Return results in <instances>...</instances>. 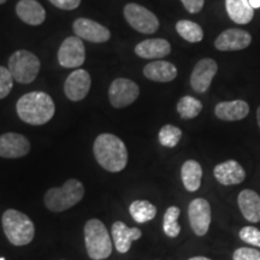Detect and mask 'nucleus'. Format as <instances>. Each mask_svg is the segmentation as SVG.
<instances>
[{"instance_id":"20","label":"nucleus","mask_w":260,"mask_h":260,"mask_svg":"<svg viewBox=\"0 0 260 260\" xmlns=\"http://www.w3.org/2000/svg\"><path fill=\"white\" fill-rule=\"evenodd\" d=\"M16 12L22 21L30 25H40L46 18L45 9L37 0H19Z\"/></svg>"},{"instance_id":"17","label":"nucleus","mask_w":260,"mask_h":260,"mask_svg":"<svg viewBox=\"0 0 260 260\" xmlns=\"http://www.w3.org/2000/svg\"><path fill=\"white\" fill-rule=\"evenodd\" d=\"M111 232L116 249L122 254L129 251L133 241L139 240L142 236L141 230L139 228H129L123 222L113 223Z\"/></svg>"},{"instance_id":"3","label":"nucleus","mask_w":260,"mask_h":260,"mask_svg":"<svg viewBox=\"0 0 260 260\" xmlns=\"http://www.w3.org/2000/svg\"><path fill=\"white\" fill-rule=\"evenodd\" d=\"M84 187L79 180H68L61 187L51 188L45 193V205L52 212L69 210L83 199Z\"/></svg>"},{"instance_id":"15","label":"nucleus","mask_w":260,"mask_h":260,"mask_svg":"<svg viewBox=\"0 0 260 260\" xmlns=\"http://www.w3.org/2000/svg\"><path fill=\"white\" fill-rule=\"evenodd\" d=\"M252 42L249 32L242 29H226L214 41V47L219 51L245 50Z\"/></svg>"},{"instance_id":"11","label":"nucleus","mask_w":260,"mask_h":260,"mask_svg":"<svg viewBox=\"0 0 260 260\" xmlns=\"http://www.w3.org/2000/svg\"><path fill=\"white\" fill-rule=\"evenodd\" d=\"M218 71V65L211 58L198 61L190 76V86L197 93H205L210 88L213 77Z\"/></svg>"},{"instance_id":"7","label":"nucleus","mask_w":260,"mask_h":260,"mask_svg":"<svg viewBox=\"0 0 260 260\" xmlns=\"http://www.w3.org/2000/svg\"><path fill=\"white\" fill-rule=\"evenodd\" d=\"M124 17L126 22L135 30L142 34H153L158 30L159 21L153 12L139 4H128L124 8Z\"/></svg>"},{"instance_id":"29","label":"nucleus","mask_w":260,"mask_h":260,"mask_svg":"<svg viewBox=\"0 0 260 260\" xmlns=\"http://www.w3.org/2000/svg\"><path fill=\"white\" fill-rule=\"evenodd\" d=\"M182 138V130L177 126L167 124L164 125L159 132V142L164 147L172 148L175 147Z\"/></svg>"},{"instance_id":"14","label":"nucleus","mask_w":260,"mask_h":260,"mask_svg":"<svg viewBox=\"0 0 260 260\" xmlns=\"http://www.w3.org/2000/svg\"><path fill=\"white\" fill-rule=\"evenodd\" d=\"M90 89V76L86 70L77 69L65 81L64 92L71 102H80L87 96Z\"/></svg>"},{"instance_id":"9","label":"nucleus","mask_w":260,"mask_h":260,"mask_svg":"<svg viewBox=\"0 0 260 260\" xmlns=\"http://www.w3.org/2000/svg\"><path fill=\"white\" fill-rule=\"evenodd\" d=\"M86 60V51L82 39L79 37H70L65 39L58 51V61L61 67L79 68Z\"/></svg>"},{"instance_id":"1","label":"nucleus","mask_w":260,"mask_h":260,"mask_svg":"<svg viewBox=\"0 0 260 260\" xmlns=\"http://www.w3.org/2000/svg\"><path fill=\"white\" fill-rule=\"evenodd\" d=\"M94 157L106 171L119 172L128 164V149L124 142L113 134H100L94 141Z\"/></svg>"},{"instance_id":"18","label":"nucleus","mask_w":260,"mask_h":260,"mask_svg":"<svg viewBox=\"0 0 260 260\" xmlns=\"http://www.w3.org/2000/svg\"><path fill=\"white\" fill-rule=\"evenodd\" d=\"M249 113V105L245 100L223 102L214 107V115L219 119L226 122L241 121Z\"/></svg>"},{"instance_id":"37","label":"nucleus","mask_w":260,"mask_h":260,"mask_svg":"<svg viewBox=\"0 0 260 260\" xmlns=\"http://www.w3.org/2000/svg\"><path fill=\"white\" fill-rule=\"evenodd\" d=\"M256 121H258V125H259V128H260V106H259L258 111H256Z\"/></svg>"},{"instance_id":"36","label":"nucleus","mask_w":260,"mask_h":260,"mask_svg":"<svg viewBox=\"0 0 260 260\" xmlns=\"http://www.w3.org/2000/svg\"><path fill=\"white\" fill-rule=\"evenodd\" d=\"M188 260H211V259L206 258V256H194V258H190Z\"/></svg>"},{"instance_id":"26","label":"nucleus","mask_w":260,"mask_h":260,"mask_svg":"<svg viewBox=\"0 0 260 260\" xmlns=\"http://www.w3.org/2000/svg\"><path fill=\"white\" fill-rule=\"evenodd\" d=\"M176 30L180 37H182L184 40L188 42H200L204 39V31L203 28L200 27L199 24L194 23L191 21H183L177 22L176 24Z\"/></svg>"},{"instance_id":"28","label":"nucleus","mask_w":260,"mask_h":260,"mask_svg":"<svg viewBox=\"0 0 260 260\" xmlns=\"http://www.w3.org/2000/svg\"><path fill=\"white\" fill-rule=\"evenodd\" d=\"M181 214V210L177 206H171L167 210L164 214V220H162V229H164L165 235L169 237H177L181 233V226L177 223L178 217Z\"/></svg>"},{"instance_id":"31","label":"nucleus","mask_w":260,"mask_h":260,"mask_svg":"<svg viewBox=\"0 0 260 260\" xmlns=\"http://www.w3.org/2000/svg\"><path fill=\"white\" fill-rule=\"evenodd\" d=\"M240 239L249 245L260 247V230L255 226H245L240 230Z\"/></svg>"},{"instance_id":"5","label":"nucleus","mask_w":260,"mask_h":260,"mask_svg":"<svg viewBox=\"0 0 260 260\" xmlns=\"http://www.w3.org/2000/svg\"><path fill=\"white\" fill-rule=\"evenodd\" d=\"M84 243L88 256L92 260H104L111 255V237L102 220L93 218L86 223Z\"/></svg>"},{"instance_id":"23","label":"nucleus","mask_w":260,"mask_h":260,"mask_svg":"<svg viewBox=\"0 0 260 260\" xmlns=\"http://www.w3.org/2000/svg\"><path fill=\"white\" fill-rule=\"evenodd\" d=\"M225 8L229 17L237 24H248L254 16L249 0H225Z\"/></svg>"},{"instance_id":"4","label":"nucleus","mask_w":260,"mask_h":260,"mask_svg":"<svg viewBox=\"0 0 260 260\" xmlns=\"http://www.w3.org/2000/svg\"><path fill=\"white\" fill-rule=\"evenodd\" d=\"M3 229L5 236L14 246H25L32 241L35 226L27 214L17 210H6L3 214Z\"/></svg>"},{"instance_id":"10","label":"nucleus","mask_w":260,"mask_h":260,"mask_svg":"<svg viewBox=\"0 0 260 260\" xmlns=\"http://www.w3.org/2000/svg\"><path fill=\"white\" fill-rule=\"evenodd\" d=\"M188 217L195 235H206L211 224V206L209 201L203 198L194 199L188 206Z\"/></svg>"},{"instance_id":"12","label":"nucleus","mask_w":260,"mask_h":260,"mask_svg":"<svg viewBox=\"0 0 260 260\" xmlns=\"http://www.w3.org/2000/svg\"><path fill=\"white\" fill-rule=\"evenodd\" d=\"M30 151V142L24 135L6 133L0 136V157L15 159L27 155Z\"/></svg>"},{"instance_id":"27","label":"nucleus","mask_w":260,"mask_h":260,"mask_svg":"<svg viewBox=\"0 0 260 260\" xmlns=\"http://www.w3.org/2000/svg\"><path fill=\"white\" fill-rule=\"evenodd\" d=\"M203 110V104L200 100L193 96H183L177 104V112L183 119L195 118Z\"/></svg>"},{"instance_id":"30","label":"nucleus","mask_w":260,"mask_h":260,"mask_svg":"<svg viewBox=\"0 0 260 260\" xmlns=\"http://www.w3.org/2000/svg\"><path fill=\"white\" fill-rule=\"evenodd\" d=\"M14 87V77L8 68L0 67V99H4Z\"/></svg>"},{"instance_id":"25","label":"nucleus","mask_w":260,"mask_h":260,"mask_svg":"<svg viewBox=\"0 0 260 260\" xmlns=\"http://www.w3.org/2000/svg\"><path fill=\"white\" fill-rule=\"evenodd\" d=\"M129 212L136 223H147L157 214V207L146 200L133 201L129 206Z\"/></svg>"},{"instance_id":"38","label":"nucleus","mask_w":260,"mask_h":260,"mask_svg":"<svg viewBox=\"0 0 260 260\" xmlns=\"http://www.w3.org/2000/svg\"><path fill=\"white\" fill-rule=\"evenodd\" d=\"M5 2H6V0H0V5H2V4H4Z\"/></svg>"},{"instance_id":"32","label":"nucleus","mask_w":260,"mask_h":260,"mask_svg":"<svg viewBox=\"0 0 260 260\" xmlns=\"http://www.w3.org/2000/svg\"><path fill=\"white\" fill-rule=\"evenodd\" d=\"M234 260H260V252L258 249L241 247L237 248L233 254Z\"/></svg>"},{"instance_id":"13","label":"nucleus","mask_w":260,"mask_h":260,"mask_svg":"<svg viewBox=\"0 0 260 260\" xmlns=\"http://www.w3.org/2000/svg\"><path fill=\"white\" fill-rule=\"evenodd\" d=\"M74 31L80 39L95 44H102L111 38L109 29L88 18L76 19L74 22Z\"/></svg>"},{"instance_id":"33","label":"nucleus","mask_w":260,"mask_h":260,"mask_svg":"<svg viewBox=\"0 0 260 260\" xmlns=\"http://www.w3.org/2000/svg\"><path fill=\"white\" fill-rule=\"evenodd\" d=\"M181 2L187 11L190 12V14H198V12H200L205 4V0H181Z\"/></svg>"},{"instance_id":"8","label":"nucleus","mask_w":260,"mask_h":260,"mask_svg":"<svg viewBox=\"0 0 260 260\" xmlns=\"http://www.w3.org/2000/svg\"><path fill=\"white\" fill-rule=\"evenodd\" d=\"M140 94L139 86L134 81L128 79H117L113 81L109 89L110 103L116 109H123L132 105Z\"/></svg>"},{"instance_id":"21","label":"nucleus","mask_w":260,"mask_h":260,"mask_svg":"<svg viewBox=\"0 0 260 260\" xmlns=\"http://www.w3.org/2000/svg\"><path fill=\"white\" fill-rule=\"evenodd\" d=\"M243 217L252 223L260 222V195L252 189H243L237 198Z\"/></svg>"},{"instance_id":"6","label":"nucleus","mask_w":260,"mask_h":260,"mask_svg":"<svg viewBox=\"0 0 260 260\" xmlns=\"http://www.w3.org/2000/svg\"><path fill=\"white\" fill-rule=\"evenodd\" d=\"M8 69L17 82L30 83L40 71V60L31 52L19 50L10 57Z\"/></svg>"},{"instance_id":"22","label":"nucleus","mask_w":260,"mask_h":260,"mask_svg":"<svg viewBox=\"0 0 260 260\" xmlns=\"http://www.w3.org/2000/svg\"><path fill=\"white\" fill-rule=\"evenodd\" d=\"M144 75L155 82H170L177 76V69L170 61L157 60L144 68Z\"/></svg>"},{"instance_id":"35","label":"nucleus","mask_w":260,"mask_h":260,"mask_svg":"<svg viewBox=\"0 0 260 260\" xmlns=\"http://www.w3.org/2000/svg\"><path fill=\"white\" fill-rule=\"evenodd\" d=\"M249 4L253 9H259L260 8V0H249Z\"/></svg>"},{"instance_id":"2","label":"nucleus","mask_w":260,"mask_h":260,"mask_svg":"<svg viewBox=\"0 0 260 260\" xmlns=\"http://www.w3.org/2000/svg\"><path fill=\"white\" fill-rule=\"evenodd\" d=\"M16 110L23 122L31 125H42L51 121L56 112V106L47 93L31 92L19 98Z\"/></svg>"},{"instance_id":"39","label":"nucleus","mask_w":260,"mask_h":260,"mask_svg":"<svg viewBox=\"0 0 260 260\" xmlns=\"http://www.w3.org/2000/svg\"><path fill=\"white\" fill-rule=\"evenodd\" d=\"M0 260H5V258H0Z\"/></svg>"},{"instance_id":"16","label":"nucleus","mask_w":260,"mask_h":260,"mask_svg":"<svg viewBox=\"0 0 260 260\" xmlns=\"http://www.w3.org/2000/svg\"><path fill=\"white\" fill-rule=\"evenodd\" d=\"M213 175L214 178L223 186L239 184L246 178L245 169L236 160H226L220 162L213 169Z\"/></svg>"},{"instance_id":"24","label":"nucleus","mask_w":260,"mask_h":260,"mask_svg":"<svg viewBox=\"0 0 260 260\" xmlns=\"http://www.w3.org/2000/svg\"><path fill=\"white\" fill-rule=\"evenodd\" d=\"M181 177L183 186L188 191H197L201 186L203 169L197 160H187L182 165Z\"/></svg>"},{"instance_id":"34","label":"nucleus","mask_w":260,"mask_h":260,"mask_svg":"<svg viewBox=\"0 0 260 260\" xmlns=\"http://www.w3.org/2000/svg\"><path fill=\"white\" fill-rule=\"evenodd\" d=\"M50 2L58 9L63 10H74L79 8L81 0H50Z\"/></svg>"},{"instance_id":"19","label":"nucleus","mask_w":260,"mask_h":260,"mask_svg":"<svg viewBox=\"0 0 260 260\" xmlns=\"http://www.w3.org/2000/svg\"><path fill=\"white\" fill-rule=\"evenodd\" d=\"M171 46L164 39H148L136 45L135 53L145 59H158L170 54Z\"/></svg>"}]
</instances>
